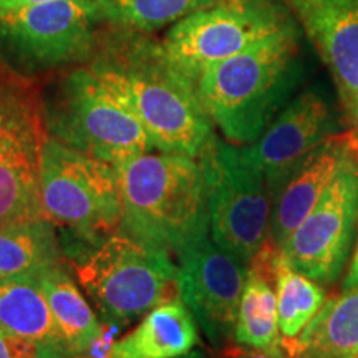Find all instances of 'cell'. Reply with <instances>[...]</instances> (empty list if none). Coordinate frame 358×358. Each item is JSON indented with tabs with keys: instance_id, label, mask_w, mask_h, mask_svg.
<instances>
[{
	"instance_id": "cell-1",
	"label": "cell",
	"mask_w": 358,
	"mask_h": 358,
	"mask_svg": "<svg viewBox=\"0 0 358 358\" xmlns=\"http://www.w3.org/2000/svg\"><path fill=\"white\" fill-rule=\"evenodd\" d=\"M90 70L145 128L163 153L199 158L214 138V123L196 83L169 60L163 43L118 30L100 37Z\"/></svg>"
},
{
	"instance_id": "cell-2",
	"label": "cell",
	"mask_w": 358,
	"mask_h": 358,
	"mask_svg": "<svg viewBox=\"0 0 358 358\" xmlns=\"http://www.w3.org/2000/svg\"><path fill=\"white\" fill-rule=\"evenodd\" d=\"M297 24L209 66L196 90L213 123L232 145H250L287 106L301 83Z\"/></svg>"
},
{
	"instance_id": "cell-3",
	"label": "cell",
	"mask_w": 358,
	"mask_h": 358,
	"mask_svg": "<svg viewBox=\"0 0 358 358\" xmlns=\"http://www.w3.org/2000/svg\"><path fill=\"white\" fill-rule=\"evenodd\" d=\"M115 169L123 203L122 231L171 254L211 232L203 169L196 158L145 153Z\"/></svg>"
},
{
	"instance_id": "cell-4",
	"label": "cell",
	"mask_w": 358,
	"mask_h": 358,
	"mask_svg": "<svg viewBox=\"0 0 358 358\" xmlns=\"http://www.w3.org/2000/svg\"><path fill=\"white\" fill-rule=\"evenodd\" d=\"M43 211L77 262L120 231L123 203L116 169L45 133L40 158Z\"/></svg>"
},
{
	"instance_id": "cell-5",
	"label": "cell",
	"mask_w": 358,
	"mask_h": 358,
	"mask_svg": "<svg viewBox=\"0 0 358 358\" xmlns=\"http://www.w3.org/2000/svg\"><path fill=\"white\" fill-rule=\"evenodd\" d=\"M42 122L52 138L111 166L153 148L136 116L116 100L90 66L69 71L47 88Z\"/></svg>"
},
{
	"instance_id": "cell-6",
	"label": "cell",
	"mask_w": 358,
	"mask_h": 358,
	"mask_svg": "<svg viewBox=\"0 0 358 358\" xmlns=\"http://www.w3.org/2000/svg\"><path fill=\"white\" fill-rule=\"evenodd\" d=\"M208 199L209 231L219 248L245 267L271 244L272 194L243 146L213 138L198 158Z\"/></svg>"
},
{
	"instance_id": "cell-7",
	"label": "cell",
	"mask_w": 358,
	"mask_h": 358,
	"mask_svg": "<svg viewBox=\"0 0 358 358\" xmlns=\"http://www.w3.org/2000/svg\"><path fill=\"white\" fill-rule=\"evenodd\" d=\"M80 284L106 324H128L179 292L171 252L116 231L77 262Z\"/></svg>"
},
{
	"instance_id": "cell-8",
	"label": "cell",
	"mask_w": 358,
	"mask_h": 358,
	"mask_svg": "<svg viewBox=\"0 0 358 358\" xmlns=\"http://www.w3.org/2000/svg\"><path fill=\"white\" fill-rule=\"evenodd\" d=\"M295 24L282 0H221L176 22L161 43L169 60L196 83L209 66Z\"/></svg>"
},
{
	"instance_id": "cell-9",
	"label": "cell",
	"mask_w": 358,
	"mask_h": 358,
	"mask_svg": "<svg viewBox=\"0 0 358 358\" xmlns=\"http://www.w3.org/2000/svg\"><path fill=\"white\" fill-rule=\"evenodd\" d=\"M95 0H53L0 12V47L27 71L92 60L101 24Z\"/></svg>"
},
{
	"instance_id": "cell-10",
	"label": "cell",
	"mask_w": 358,
	"mask_h": 358,
	"mask_svg": "<svg viewBox=\"0 0 358 358\" xmlns=\"http://www.w3.org/2000/svg\"><path fill=\"white\" fill-rule=\"evenodd\" d=\"M358 219V163L352 155L327 186L319 203L279 249L290 266L332 285L345 268Z\"/></svg>"
},
{
	"instance_id": "cell-11",
	"label": "cell",
	"mask_w": 358,
	"mask_h": 358,
	"mask_svg": "<svg viewBox=\"0 0 358 358\" xmlns=\"http://www.w3.org/2000/svg\"><path fill=\"white\" fill-rule=\"evenodd\" d=\"M43 140L32 98L0 90V224L47 217L40 189Z\"/></svg>"
},
{
	"instance_id": "cell-12",
	"label": "cell",
	"mask_w": 358,
	"mask_h": 358,
	"mask_svg": "<svg viewBox=\"0 0 358 358\" xmlns=\"http://www.w3.org/2000/svg\"><path fill=\"white\" fill-rule=\"evenodd\" d=\"M178 285L198 325L214 347L234 340L248 267L219 248L209 234L179 250Z\"/></svg>"
},
{
	"instance_id": "cell-13",
	"label": "cell",
	"mask_w": 358,
	"mask_h": 358,
	"mask_svg": "<svg viewBox=\"0 0 358 358\" xmlns=\"http://www.w3.org/2000/svg\"><path fill=\"white\" fill-rule=\"evenodd\" d=\"M332 73L358 138V0H282Z\"/></svg>"
},
{
	"instance_id": "cell-14",
	"label": "cell",
	"mask_w": 358,
	"mask_h": 358,
	"mask_svg": "<svg viewBox=\"0 0 358 358\" xmlns=\"http://www.w3.org/2000/svg\"><path fill=\"white\" fill-rule=\"evenodd\" d=\"M335 131L337 120L329 101L317 90H307L287 103L256 141L243 145V151L272 187Z\"/></svg>"
},
{
	"instance_id": "cell-15",
	"label": "cell",
	"mask_w": 358,
	"mask_h": 358,
	"mask_svg": "<svg viewBox=\"0 0 358 358\" xmlns=\"http://www.w3.org/2000/svg\"><path fill=\"white\" fill-rule=\"evenodd\" d=\"M358 151V138L334 134L310 151L271 187V244L280 249L306 219L342 164Z\"/></svg>"
},
{
	"instance_id": "cell-16",
	"label": "cell",
	"mask_w": 358,
	"mask_h": 358,
	"mask_svg": "<svg viewBox=\"0 0 358 358\" xmlns=\"http://www.w3.org/2000/svg\"><path fill=\"white\" fill-rule=\"evenodd\" d=\"M198 322L181 299L161 302L113 343L111 358H176L198 343Z\"/></svg>"
},
{
	"instance_id": "cell-17",
	"label": "cell",
	"mask_w": 358,
	"mask_h": 358,
	"mask_svg": "<svg viewBox=\"0 0 358 358\" xmlns=\"http://www.w3.org/2000/svg\"><path fill=\"white\" fill-rule=\"evenodd\" d=\"M289 358H357L358 285L327 299L295 338H282Z\"/></svg>"
},
{
	"instance_id": "cell-18",
	"label": "cell",
	"mask_w": 358,
	"mask_h": 358,
	"mask_svg": "<svg viewBox=\"0 0 358 358\" xmlns=\"http://www.w3.org/2000/svg\"><path fill=\"white\" fill-rule=\"evenodd\" d=\"M50 219L0 224V279L37 280L65 261L60 237Z\"/></svg>"
},
{
	"instance_id": "cell-19",
	"label": "cell",
	"mask_w": 358,
	"mask_h": 358,
	"mask_svg": "<svg viewBox=\"0 0 358 358\" xmlns=\"http://www.w3.org/2000/svg\"><path fill=\"white\" fill-rule=\"evenodd\" d=\"M42 287L62 342L73 358L83 357L100 337L103 325L90 307L66 264L52 267L37 279Z\"/></svg>"
},
{
	"instance_id": "cell-20",
	"label": "cell",
	"mask_w": 358,
	"mask_h": 358,
	"mask_svg": "<svg viewBox=\"0 0 358 358\" xmlns=\"http://www.w3.org/2000/svg\"><path fill=\"white\" fill-rule=\"evenodd\" d=\"M0 329L37 345H64L37 280L0 279Z\"/></svg>"
},
{
	"instance_id": "cell-21",
	"label": "cell",
	"mask_w": 358,
	"mask_h": 358,
	"mask_svg": "<svg viewBox=\"0 0 358 358\" xmlns=\"http://www.w3.org/2000/svg\"><path fill=\"white\" fill-rule=\"evenodd\" d=\"M274 275L259 267H248L234 329V342L254 348L282 347Z\"/></svg>"
},
{
	"instance_id": "cell-22",
	"label": "cell",
	"mask_w": 358,
	"mask_h": 358,
	"mask_svg": "<svg viewBox=\"0 0 358 358\" xmlns=\"http://www.w3.org/2000/svg\"><path fill=\"white\" fill-rule=\"evenodd\" d=\"M274 284L282 338H295L325 303L324 285L290 266L280 250L274 256Z\"/></svg>"
},
{
	"instance_id": "cell-23",
	"label": "cell",
	"mask_w": 358,
	"mask_h": 358,
	"mask_svg": "<svg viewBox=\"0 0 358 358\" xmlns=\"http://www.w3.org/2000/svg\"><path fill=\"white\" fill-rule=\"evenodd\" d=\"M105 24L118 30L148 34L174 25L221 0H95Z\"/></svg>"
},
{
	"instance_id": "cell-24",
	"label": "cell",
	"mask_w": 358,
	"mask_h": 358,
	"mask_svg": "<svg viewBox=\"0 0 358 358\" xmlns=\"http://www.w3.org/2000/svg\"><path fill=\"white\" fill-rule=\"evenodd\" d=\"M0 358H38L37 343L0 329Z\"/></svg>"
},
{
	"instance_id": "cell-25",
	"label": "cell",
	"mask_w": 358,
	"mask_h": 358,
	"mask_svg": "<svg viewBox=\"0 0 358 358\" xmlns=\"http://www.w3.org/2000/svg\"><path fill=\"white\" fill-rule=\"evenodd\" d=\"M222 358H289L284 347L279 348H254L245 345L222 347Z\"/></svg>"
},
{
	"instance_id": "cell-26",
	"label": "cell",
	"mask_w": 358,
	"mask_h": 358,
	"mask_svg": "<svg viewBox=\"0 0 358 358\" xmlns=\"http://www.w3.org/2000/svg\"><path fill=\"white\" fill-rule=\"evenodd\" d=\"M357 285H358V239H357L355 254H353L350 266H348L347 275L343 277V289L342 290L353 289V287H357Z\"/></svg>"
},
{
	"instance_id": "cell-27",
	"label": "cell",
	"mask_w": 358,
	"mask_h": 358,
	"mask_svg": "<svg viewBox=\"0 0 358 358\" xmlns=\"http://www.w3.org/2000/svg\"><path fill=\"white\" fill-rule=\"evenodd\" d=\"M53 2V0H0V12L2 10H13V8H20L25 6H34V3Z\"/></svg>"
},
{
	"instance_id": "cell-28",
	"label": "cell",
	"mask_w": 358,
	"mask_h": 358,
	"mask_svg": "<svg viewBox=\"0 0 358 358\" xmlns=\"http://www.w3.org/2000/svg\"><path fill=\"white\" fill-rule=\"evenodd\" d=\"M176 358H208V355H206V353L201 352V350H191V352L185 353V355L176 357Z\"/></svg>"
},
{
	"instance_id": "cell-29",
	"label": "cell",
	"mask_w": 358,
	"mask_h": 358,
	"mask_svg": "<svg viewBox=\"0 0 358 358\" xmlns=\"http://www.w3.org/2000/svg\"><path fill=\"white\" fill-rule=\"evenodd\" d=\"M357 358H358V355H357Z\"/></svg>"
}]
</instances>
